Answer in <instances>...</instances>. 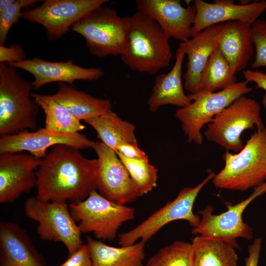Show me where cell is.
<instances>
[{"mask_svg": "<svg viewBox=\"0 0 266 266\" xmlns=\"http://www.w3.org/2000/svg\"><path fill=\"white\" fill-rule=\"evenodd\" d=\"M0 64V136L36 128L40 106L32 97V82L15 69Z\"/></svg>", "mask_w": 266, "mask_h": 266, "instance_id": "3957f363", "label": "cell"}, {"mask_svg": "<svg viewBox=\"0 0 266 266\" xmlns=\"http://www.w3.org/2000/svg\"><path fill=\"white\" fill-rule=\"evenodd\" d=\"M24 211L29 219L38 225L36 232L45 241L61 242L69 255L83 244L81 232L65 201H49L32 196L24 203Z\"/></svg>", "mask_w": 266, "mask_h": 266, "instance_id": "52a82bcc", "label": "cell"}, {"mask_svg": "<svg viewBox=\"0 0 266 266\" xmlns=\"http://www.w3.org/2000/svg\"><path fill=\"white\" fill-rule=\"evenodd\" d=\"M1 266H45L26 231L18 224H0Z\"/></svg>", "mask_w": 266, "mask_h": 266, "instance_id": "ffe728a7", "label": "cell"}, {"mask_svg": "<svg viewBox=\"0 0 266 266\" xmlns=\"http://www.w3.org/2000/svg\"><path fill=\"white\" fill-rule=\"evenodd\" d=\"M8 65L14 68L25 70L33 77V89H38L51 82L66 83L72 85L76 80H96L103 76L100 68H86L75 64L72 60L51 62L40 58L25 59Z\"/></svg>", "mask_w": 266, "mask_h": 266, "instance_id": "e0dca14e", "label": "cell"}, {"mask_svg": "<svg viewBox=\"0 0 266 266\" xmlns=\"http://www.w3.org/2000/svg\"><path fill=\"white\" fill-rule=\"evenodd\" d=\"M37 0H16L0 14V45H4L11 27L22 16V8L34 6Z\"/></svg>", "mask_w": 266, "mask_h": 266, "instance_id": "4dcf8cb0", "label": "cell"}, {"mask_svg": "<svg viewBox=\"0 0 266 266\" xmlns=\"http://www.w3.org/2000/svg\"><path fill=\"white\" fill-rule=\"evenodd\" d=\"M247 84L245 80L237 82L224 90L200 94L193 98L189 105L177 109L175 116L181 122L188 142L201 145L203 126L235 100L250 92L253 88Z\"/></svg>", "mask_w": 266, "mask_h": 266, "instance_id": "30bf717a", "label": "cell"}, {"mask_svg": "<svg viewBox=\"0 0 266 266\" xmlns=\"http://www.w3.org/2000/svg\"><path fill=\"white\" fill-rule=\"evenodd\" d=\"M92 148L98 158L97 189L104 198L125 205L140 197L130 174L117 153L100 140Z\"/></svg>", "mask_w": 266, "mask_h": 266, "instance_id": "4fadbf2b", "label": "cell"}, {"mask_svg": "<svg viewBox=\"0 0 266 266\" xmlns=\"http://www.w3.org/2000/svg\"><path fill=\"white\" fill-rule=\"evenodd\" d=\"M136 4L137 10L155 21L169 39L182 42L192 36L194 4L185 7L179 0H138Z\"/></svg>", "mask_w": 266, "mask_h": 266, "instance_id": "2e32d148", "label": "cell"}, {"mask_svg": "<svg viewBox=\"0 0 266 266\" xmlns=\"http://www.w3.org/2000/svg\"><path fill=\"white\" fill-rule=\"evenodd\" d=\"M225 165L213 180L219 189L246 191L266 180V128L257 129L236 154L226 151Z\"/></svg>", "mask_w": 266, "mask_h": 266, "instance_id": "277c9868", "label": "cell"}, {"mask_svg": "<svg viewBox=\"0 0 266 266\" xmlns=\"http://www.w3.org/2000/svg\"><path fill=\"white\" fill-rule=\"evenodd\" d=\"M97 159L85 158L77 148L55 145L36 170V197L49 201H82L97 189Z\"/></svg>", "mask_w": 266, "mask_h": 266, "instance_id": "6da1fadb", "label": "cell"}, {"mask_svg": "<svg viewBox=\"0 0 266 266\" xmlns=\"http://www.w3.org/2000/svg\"><path fill=\"white\" fill-rule=\"evenodd\" d=\"M129 32L123 62L131 70L154 75L168 66L173 58L169 38L159 25L137 10L128 16Z\"/></svg>", "mask_w": 266, "mask_h": 266, "instance_id": "7a4b0ae2", "label": "cell"}, {"mask_svg": "<svg viewBox=\"0 0 266 266\" xmlns=\"http://www.w3.org/2000/svg\"><path fill=\"white\" fill-rule=\"evenodd\" d=\"M85 122L96 131L100 141L115 152L122 143L138 145L134 125L122 120L112 110Z\"/></svg>", "mask_w": 266, "mask_h": 266, "instance_id": "d4e9b609", "label": "cell"}, {"mask_svg": "<svg viewBox=\"0 0 266 266\" xmlns=\"http://www.w3.org/2000/svg\"><path fill=\"white\" fill-rule=\"evenodd\" d=\"M266 193V181L254 188L246 199L234 204H227V210L218 215L212 213L213 208L208 205L200 211L201 216L199 224L192 232L206 237L226 241L238 248V238L250 240L253 237L252 228L242 219V214L248 205L257 198Z\"/></svg>", "mask_w": 266, "mask_h": 266, "instance_id": "8fae6325", "label": "cell"}, {"mask_svg": "<svg viewBox=\"0 0 266 266\" xmlns=\"http://www.w3.org/2000/svg\"><path fill=\"white\" fill-rule=\"evenodd\" d=\"M128 170L140 196L151 192L157 185L158 169L149 160L129 159L117 153Z\"/></svg>", "mask_w": 266, "mask_h": 266, "instance_id": "f1b7e54d", "label": "cell"}, {"mask_svg": "<svg viewBox=\"0 0 266 266\" xmlns=\"http://www.w3.org/2000/svg\"><path fill=\"white\" fill-rule=\"evenodd\" d=\"M185 56L184 50L178 47L174 64L167 73L158 75L155 78L151 95L147 101L148 109L156 111L165 105H173L182 108L192 100L184 91L182 81V68Z\"/></svg>", "mask_w": 266, "mask_h": 266, "instance_id": "7402d4cb", "label": "cell"}, {"mask_svg": "<svg viewBox=\"0 0 266 266\" xmlns=\"http://www.w3.org/2000/svg\"><path fill=\"white\" fill-rule=\"evenodd\" d=\"M258 102L242 96L216 115L207 124L206 138L227 151L238 152L244 145L241 134L246 130L264 127Z\"/></svg>", "mask_w": 266, "mask_h": 266, "instance_id": "9c48e42d", "label": "cell"}, {"mask_svg": "<svg viewBox=\"0 0 266 266\" xmlns=\"http://www.w3.org/2000/svg\"><path fill=\"white\" fill-rule=\"evenodd\" d=\"M252 25L241 21L224 23L218 48L234 74L243 70L254 53Z\"/></svg>", "mask_w": 266, "mask_h": 266, "instance_id": "44dd1931", "label": "cell"}, {"mask_svg": "<svg viewBox=\"0 0 266 266\" xmlns=\"http://www.w3.org/2000/svg\"><path fill=\"white\" fill-rule=\"evenodd\" d=\"M262 238L255 239L248 247V256L245 266H258L262 247Z\"/></svg>", "mask_w": 266, "mask_h": 266, "instance_id": "d590c367", "label": "cell"}, {"mask_svg": "<svg viewBox=\"0 0 266 266\" xmlns=\"http://www.w3.org/2000/svg\"><path fill=\"white\" fill-rule=\"evenodd\" d=\"M50 96L80 121H85L112 110L109 100L95 97L66 83H58L57 92Z\"/></svg>", "mask_w": 266, "mask_h": 266, "instance_id": "603a6c76", "label": "cell"}, {"mask_svg": "<svg viewBox=\"0 0 266 266\" xmlns=\"http://www.w3.org/2000/svg\"><path fill=\"white\" fill-rule=\"evenodd\" d=\"M16 0H0V14L6 9Z\"/></svg>", "mask_w": 266, "mask_h": 266, "instance_id": "74e56055", "label": "cell"}, {"mask_svg": "<svg viewBox=\"0 0 266 266\" xmlns=\"http://www.w3.org/2000/svg\"><path fill=\"white\" fill-rule=\"evenodd\" d=\"M59 266H92V261L87 245L83 244L78 249L68 255L66 260Z\"/></svg>", "mask_w": 266, "mask_h": 266, "instance_id": "836d02e7", "label": "cell"}, {"mask_svg": "<svg viewBox=\"0 0 266 266\" xmlns=\"http://www.w3.org/2000/svg\"><path fill=\"white\" fill-rule=\"evenodd\" d=\"M41 159L21 152L0 153V202L14 201L36 187Z\"/></svg>", "mask_w": 266, "mask_h": 266, "instance_id": "5bb4252c", "label": "cell"}, {"mask_svg": "<svg viewBox=\"0 0 266 266\" xmlns=\"http://www.w3.org/2000/svg\"><path fill=\"white\" fill-rule=\"evenodd\" d=\"M94 141L79 133H62L46 129L25 131L0 137V153L28 151L42 159L47 150L58 144L70 146L79 150L92 148Z\"/></svg>", "mask_w": 266, "mask_h": 266, "instance_id": "9a60e30c", "label": "cell"}, {"mask_svg": "<svg viewBox=\"0 0 266 266\" xmlns=\"http://www.w3.org/2000/svg\"><path fill=\"white\" fill-rule=\"evenodd\" d=\"M86 244L90 253L92 266H144L145 243L142 241L117 247L88 236Z\"/></svg>", "mask_w": 266, "mask_h": 266, "instance_id": "cb8c5ba5", "label": "cell"}, {"mask_svg": "<svg viewBox=\"0 0 266 266\" xmlns=\"http://www.w3.org/2000/svg\"><path fill=\"white\" fill-rule=\"evenodd\" d=\"M145 266H194L191 243L177 240L161 248Z\"/></svg>", "mask_w": 266, "mask_h": 266, "instance_id": "f546056e", "label": "cell"}, {"mask_svg": "<svg viewBox=\"0 0 266 266\" xmlns=\"http://www.w3.org/2000/svg\"><path fill=\"white\" fill-rule=\"evenodd\" d=\"M262 103L266 109V93L265 94V95L263 97V99L262 100Z\"/></svg>", "mask_w": 266, "mask_h": 266, "instance_id": "f35d334b", "label": "cell"}, {"mask_svg": "<svg viewBox=\"0 0 266 266\" xmlns=\"http://www.w3.org/2000/svg\"><path fill=\"white\" fill-rule=\"evenodd\" d=\"M245 81L248 83H255L258 88H261L266 92V73L257 70L246 69L243 71Z\"/></svg>", "mask_w": 266, "mask_h": 266, "instance_id": "8d00e7d4", "label": "cell"}, {"mask_svg": "<svg viewBox=\"0 0 266 266\" xmlns=\"http://www.w3.org/2000/svg\"><path fill=\"white\" fill-rule=\"evenodd\" d=\"M26 53L23 46L14 44L9 46L0 45V62L7 64L18 62L26 59Z\"/></svg>", "mask_w": 266, "mask_h": 266, "instance_id": "d6a6232c", "label": "cell"}, {"mask_svg": "<svg viewBox=\"0 0 266 266\" xmlns=\"http://www.w3.org/2000/svg\"><path fill=\"white\" fill-rule=\"evenodd\" d=\"M41 4L22 13L24 19L41 25L48 38L58 39L82 17L108 0H44Z\"/></svg>", "mask_w": 266, "mask_h": 266, "instance_id": "7c38bea8", "label": "cell"}, {"mask_svg": "<svg viewBox=\"0 0 266 266\" xmlns=\"http://www.w3.org/2000/svg\"><path fill=\"white\" fill-rule=\"evenodd\" d=\"M81 233H92L99 240L112 241L122 224L134 218V208L111 201L96 190L85 200L69 204Z\"/></svg>", "mask_w": 266, "mask_h": 266, "instance_id": "8992f818", "label": "cell"}, {"mask_svg": "<svg viewBox=\"0 0 266 266\" xmlns=\"http://www.w3.org/2000/svg\"><path fill=\"white\" fill-rule=\"evenodd\" d=\"M116 153H120L129 159L149 160L147 154L138 147V145L122 143L118 146Z\"/></svg>", "mask_w": 266, "mask_h": 266, "instance_id": "e575fe53", "label": "cell"}, {"mask_svg": "<svg viewBox=\"0 0 266 266\" xmlns=\"http://www.w3.org/2000/svg\"><path fill=\"white\" fill-rule=\"evenodd\" d=\"M224 25V23H220L211 26L179 44L188 58L184 87L190 94L193 92L211 55L218 47Z\"/></svg>", "mask_w": 266, "mask_h": 266, "instance_id": "d6986e66", "label": "cell"}, {"mask_svg": "<svg viewBox=\"0 0 266 266\" xmlns=\"http://www.w3.org/2000/svg\"><path fill=\"white\" fill-rule=\"evenodd\" d=\"M237 82L229 63L218 48L211 55L193 92L188 95L192 100L200 94L226 89Z\"/></svg>", "mask_w": 266, "mask_h": 266, "instance_id": "484cf974", "label": "cell"}, {"mask_svg": "<svg viewBox=\"0 0 266 266\" xmlns=\"http://www.w3.org/2000/svg\"><path fill=\"white\" fill-rule=\"evenodd\" d=\"M215 174L210 171L195 187L182 189L173 200L167 202L133 229L119 234V244L123 246L131 245L138 240L146 243L163 227L174 221L185 220L193 228L196 227L200 218L193 212L194 203L200 191Z\"/></svg>", "mask_w": 266, "mask_h": 266, "instance_id": "ba28073f", "label": "cell"}, {"mask_svg": "<svg viewBox=\"0 0 266 266\" xmlns=\"http://www.w3.org/2000/svg\"><path fill=\"white\" fill-rule=\"evenodd\" d=\"M194 266H237L235 248L221 240L201 235L192 241Z\"/></svg>", "mask_w": 266, "mask_h": 266, "instance_id": "4316f807", "label": "cell"}, {"mask_svg": "<svg viewBox=\"0 0 266 266\" xmlns=\"http://www.w3.org/2000/svg\"><path fill=\"white\" fill-rule=\"evenodd\" d=\"M72 31L81 35L90 53L98 58L122 55L128 44L129 22L111 7L100 6L77 21Z\"/></svg>", "mask_w": 266, "mask_h": 266, "instance_id": "5b68a950", "label": "cell"}, {"mask_svg": "<svg viewBox=\"0 0 266 266\" xmlns=\"http://www.w3.org/2000/svg\"><path fill=\"white\" fill-rule=\"evenodd\" d=\"M194 2L196 15L193 35L211 26L229 21H241L252 25L266 11V0L245 4H236L232 0H216L213 3L195 0Z\"/></svg>", "mask_w": 266, "mask_h": 266, "instance_id": "ac0fdd59", "label": "cell"}, {"mask_svg": "<svg viewBox=\"0 0 266 266\" xmlns=\"http://www.w3.org/2000/svg\"><path fill=\"white\" fill-rule=\"evenodd\" d=\"M32 97L45 114L46 129L62 133H75L85 128L64 106L49 95L32 93Z\"/></svg>", "mask_w": 266, "mask_h": 266, "instance_id": "83f0119b", "label": "cell"}, {"mask_svg": "<svg viewBox=\"0 0 266 266\" xmlns=\"http://www.w3.org/2000/svg\"><path fill=\"white\" fill-rule=\"evenodd\" d=\"M252 35L256 55L251 66H266V21L258 19L252 25Z\"/></svg>", "mask_w": 266, "mask_h": 266, "instance_id": "1f68e13d", "label": "cell"}]
</instances>
